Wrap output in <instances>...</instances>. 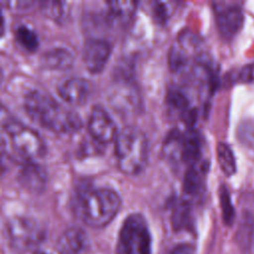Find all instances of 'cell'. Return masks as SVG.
<instances>
[{"label": "cell", "mask_w": 254, "mask_h": 254, "mask_svg": "<svg viewBox=\"0 0 254 254\" xmlns=\"http://www.w3.org/2000/svg\"><path fill=\"white\" fill-rule=\"evenodd\" d=\"M24 108L33 121L55 133H73L82 125L76 112L39 89L31 90L25 95Z\"/></svg>", "instance_id": "cell-1"}, {"label": "cell", "mask_w": 254, "mask_h": 254, "mask_svg": "<svg viewBox=\"0 0 254 254\" xmlns=\"http://www.w3.org/2000/svg\"><path fill=\"white\" fill-rule=\"evenodd\" d=\"M121 197L117 191L105 187L85 188L79 191L76 212L79 218L91 227H103L117 214Z\"/></svg>", "instance_id": "cell-2"}, {"label": "cell", "mask_w": 254, "mask_h": 254, "mask_svg": "<svg viewBox=\"0 0 254 254\" xmlns=\"http://www.w3.org/2000/svg\"><path fill=\"white\" fill-rule=\"evenodd\" d=\"M119 170L128 176L139 174L148 161L149 143L146 134L136 126L122 128L114 141Z\"/></svg>", "instance_id": "cell-3"}, {"label": "cell", "mask_w": 254, "mask_h": 254, "mask_svg": "<svg viewBox=\"0 0 254 254\" xmlns=\"http://www.w3.org/2000/svg\"><path fill=\"white\" fill-rule=\"evenodd\" d=\"M2 129L3 144L7 143V147L24 162L34 161L46 153L45 142L35 129L15 119H8Z\"/></svg>", "instance_id": "cell-4"}, {"label": "cell", "mask_w": 254, "mask_h": 254, "mask_svg": "<svg viewBox=\"0 0 254 254\" xmlns=\"http://www.w3.org/2000/svg\"><path fill=\"white\" fill-rule=\"evenodd\" d=\"M151 234L145 217L140 213L128 215L119 232L118 253L151 254Z\"/></svg>", "instance_id": "cell-5"}, {"label": "cell", "mask_w": 254, "mask_h": 254, "mask_svg": "<svg viewBox=\"0 0 254 254\" xmlns=\"http://www.w3.org/2000/svg\"><path fill=\"white\" fill-rule=\"evenodd\" d=\"M164 152L173 161H181L189 167L194 165L199 162L201 154L199 135L192 128L184 132L174 129L165 138Z\"/></svg>", "instance_id": "cell-6"}, {"label": "cell", "mask_w": 254, "mask_h": 254, "mask_svg": "<svg viewBox=\"0 0 254 254\" xmlns=\"http://www.w3.org/2000/svg\"><path fill=\"white\" fill-rule=\"evenodd\" d=\"M7 231L11 244L21 250L38 246L45 235L41 226L34 219L25 216L11 218L7 223Z\"/></svg>", "instance_id": "cell-7"}, {"label": "cell", "mask_w": 254, "mask_h": 254, "mask_svg": "<svg viewBox=\"0 0 254 254\" xmlns=\"http://www.w3.org/2000/svg\"><path fill=\"white\" fill-rule=\"evenodd\" d=\"M87 131L91 138L99 144L115 141L119 132L116 123L101 105L92 106L87 119Z\"/></svg>", "instance_id": "cell-8"}, {"label": "cell", "mask_w": 254, "mask_h": 254, "mask_svg": "<svg viewBox=\"0 0 254 254\" xmlns=\"http://www.w3.org/2000/svg\"><path fill=\"white\" fill-rule=\"evenodd\" d=\"M216 27L225 40L232 39L242 28L244 16L241 8L235 4L214 3Z\"/></svg>", "instance_id": "cell-9"}, {"label": "cell", "mask_w": 254, "mask_h": 254, "mask_svg": "<svg viewBox=\"0 0 254 254\" xmlns=\"http://www.w3.org/2000/svg\"><path fill=\"white\" fill-rule=\"evenodd\" d=\"M112 51L111 44L103 39H87L82 48V61L90 73H99L105 67Z\"/></svg>", "instance_id": "cell-10"}, {"label": "cell", "mask_w": 254, "mask_h": 254, "mask_svg": "<svg viewBox=\"0 0 254 254\" xmlns=\"http://www.w3.org/2000/svg\"><path fill=\"white\" fill-rule=\"evenodd\" d=\"M58 93L68 104L82 105L91 94V85L83 77H70L60 83Z\"/></svg>", "instance_id": "cell-11"}, {"label": "cell", "mask_w": 254, "mask_h": 254, "mask_svg": "<svg viewBox=\"0 0 254 254\" xmlns=\"http://www.w3.org/2000/svg\"><path fill=\"white\" fill-rule=\"evenodd\" d=\"M46 170L34 161L24 162L18 173V181L26 190L33 192L43 191L47 186Z\"/></svg>", "instance_id": "cell-12"}, {"label": "cell", "mask_w": 254, "mask_h": 254, "mask_svg": "<svg viewBox=\"0 0 254 254\" xmlns=\"http://www.w3.org/2000/svg\"><path fill=\"white\" fill-rule=\"evenodd\" d=\"M87 244V236L81 228L69 227L59 237L56 248L59 254H80Z\"/></svg>", "instance_id": "cell-13"}, {"label": "cell", "mask_w": 254, "mask_h": 254, "mask_svg": "<svg viewBox=\"0 0 254 254\" xmlns=\"http://www.w3.org/2000/svg\"><path fill=\"white\" fill-rule=\"evenodd\" d=\"M206 174V164L198 162L188 168L184 176L183 190L189 196L198 195L203 188L204 176Z\"/></svg>", "instance_id": "cell-14"}, {"label": "cell", "mask_w": 254, "mask_h": 254, "mask_svg": "<svg viewBox=\"0 0 254 254\" xmlns=\"http://www.w3.org/2000/svg\"><path fill=\"white\" fill-rule=\"evenodd\" d=\"M107 16L111 23L117 25H126L135 14L137 2L112 0L107 1Z\"/></svg>", "instance_id": "cell-15"}, {"label": "cell", "mask_w": 254, "mask_h": 254, "mask_svg": "<svg viewBox=\"0 0 254 254\" xmlns=\"http://www.w3.org/2000/svg\"><path fill=\"white\" fill-rule=\"evenodd\" d=\"M167 102L168 104L179 111L184 120L188 124H192L195 118V109L190 107V102L187 94L178 87H173L169 89L167 93Z\"/></svg>", "instance_id": "cell-16"}, {"label": "cell", "mask_w": 254, "mask_h": 254, "mask_svg": "<svg viewBox=\"0 0 254 254\" xmlns=\"http://www.w3.org/2000/svg\"><path fill=\"white\" fill-rule=\"evenodd\" d=\"M42 64L51 69L64 70L72 65L73 56L67 49L56 47L43 54Z\"/></svg>", "instance_id": "cell-17"}, {"label": "cell", "mask_w": 254, "mask_h": 254, "mask_svg": "<svg viewBox=\"0 0 254 254\" xmlns=\"http://www.w3.org/2000/svg\"><path fill=\"white\" fill-rule=\"evenodd\" d=\"M172 224L175 230L189 228L190 225V206L187 200H181L174 204Z\"/></svg>", "instance_id": "cell-18"}, {"label": "cell", "mask_w": 254, "mask_h": 254, "mask_svg": "<svg viewBox=\"0 0 254 254\" xmlns=\"http://www.w3.org/2000/svg\"><path fill=\"white\" fill-rule=\"evenodd\" d=\"M217 161L221 171L228 177L232 176L236 171V163L231 148L225 143H218L216 147Z\"/></svg>", "instance_id": "cell-19"}, {"label": "cell", "mask_w": 254, "mask_h": 254, "mask_svg": "<svg viewBox=\"0 0 254 254\" xmlns=\"http://www.w3.org/2000/svg\"><path fill=\"white\" fill-rule=\"evenodd\" d=\"M17 42L27 51L35 52L39 47V38L37 34L26 25H19L15 30Z\"/></svg>", "instance_id": "cell-20"}, {"label": "cell", "mask_w": 254, "mask_h": 254, "mask_svg": "<svg viewBox=\"0 0 254 254\" xmlns=\"http://www.w3.org/2000/svg\"><path fill=\"white\" fill-rule=\"evenodd\" d=\"M219 201H220L223 221L226 225H231L234 220L235 211L231 202L230 194L225 186H221L219 189Z\"/></svg>", "instance_id": "cell-21"}, {"label": "cell", "mask_w": 254, "mask_h": 254, "mask_svg": "<svg viewBox=\"0 0 254 254\" xmlns=\"http://www.w3.org/2000/svg\"><path fill=\"white\" fill-rule=\"evenodd\" d=\"M64 5L65 3L61 1H42L41 9L47 17L59 20L65 13Z\"/></svg>", "instance_id": "cell-22"}, {"label": "cell", "mask_w": 254, "mask_h": 254, "mask_svg": "<svg viewBox=\"0 0 254 254\" xmlns=\"http://www.w3.org/2000/svg\"><path fill=\"white\" fill-rule=\"evenodd\" d=\"M171 2H155L153 7V14L159 23H166L172 14L173 8L170 6Z\"/></svg>", "instance_id": "cell-23"}, {"label": "cell", "mask_w": 254, "mask_h": 254, "mask_svg": "<svg viewBox=\"0 0 254 254\" xmlns=\"http://www.w3.org/2000/svg\"><path fill=\"white\" fill-rule=\"evenodd\" d=\"M171 254H194V251L192 246H190V244L184 243L176 246L171 252Z\"/></svg>", "instance_id": "cell-24"}, {"label": "cell", "mask_w": 254, "mask_h": 254, "mask_svg": "<svg viewBox=\"0 0 254 254\" xmlns=\"http://www.w3.org/2000/svg\"><path fill=\"white\" fill-rule=\"evenodd\" d=\"M33 254H45V253H42V252H35V253H33Z\"/></svg>", "instance_id": "cell-25"}]
</instances>
